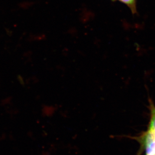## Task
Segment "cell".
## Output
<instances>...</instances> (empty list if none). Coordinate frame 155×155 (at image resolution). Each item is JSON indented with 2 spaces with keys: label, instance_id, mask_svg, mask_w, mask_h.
<instances>
[{
  "label": "cell",
  "instance_id": "1",
  "mask_svg": "<svg viewBox=\"0 0 155 155\" xmlns=\"http://www.w3.org/2000/svg\"><path fill=\"white\" fill-rule=\"evenodd\" d=\"M146 155H155V128L149 127L143 138Z\"/></svg>",
  "mask_w": 155,
  "mask_h": 155
},
{
  "label": "cell",
  "instance_id": "2",
  "mask_svg": "<svg viewBox=\"0 0 155 155\" xmlns=\"http://www.w3.org/2000/svg\"><path fill=\"white\" fill-rule=\"evenodd\" d=\"M126 5L132 11L133 13L136 12L137 0H117Z\"/></svg>",
  "mask_w": 155,
  "mask_h": 155
}]
</instances>
